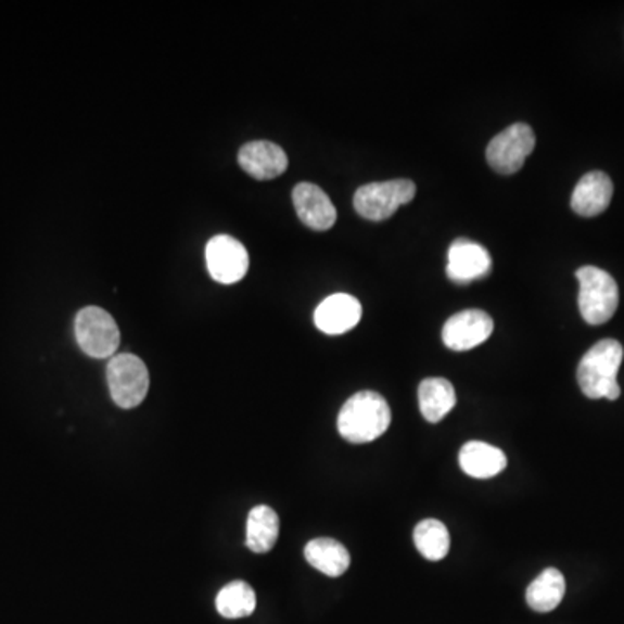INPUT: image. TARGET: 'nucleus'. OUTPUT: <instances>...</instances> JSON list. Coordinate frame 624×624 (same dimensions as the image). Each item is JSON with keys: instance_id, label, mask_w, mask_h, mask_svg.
<instances>
[{"instance_id": "nucleus-1", "label": "nucleus", "mask_w": 624, "mask_h": 624, "mask_svg": "<svg viewBox=\"0 0 624 624\" xmlns=\"http://www.w3.org/2000/svg\"><path fill=\"white\" fill-rule=\"evenodd\" d=\"M391 420L387 400L379 392L361 391L342 406L336 425L347 443L365 444L385 434Z\"/></svg>"}, {"instance_id": "nucleus-2", "label": "nucleus", "mask_w": 624, "mask_h": 624, "mask_svg": "<svg viewBox=\"0 0 624 624\" xmlns=\"http://www.w3.org/2000/svg\"><path fill=\"white\" fill-rule=\"evenodd\" d=\"M623 345L612 339L597 342L577 367V383L590 399L616 400L621 396L617 371L623 362Z\"/></svg>"}, {"instance_id": "nucleus-3", "label": "nucleus", "mask_w": 624, "mask_h": 624, "mask_svg": "<svg viewBox=\"0 0 624 624\" xmlns=\"http://www.w3.org/2000/svg\"><path fill=\"white\" fill-rule=\"evenodd\" d=\"M580 281V313L591 327L608 323L620 304L617 283L608 271L599 267L585 266L576 271Z\"/></svg>"}, {"instance_id": "nucleus-4", "label": "nucleus", "mask_w": 624, "mask_h": 624, "mask_svg": "<svg viewBox=\"0 0 624 624\" xmlns=\"http://www.w3.org/2000/svg\"><path fill=\"white\" fill-rule=\"evenodd\" d=\"M106 379L118 408L132 409L141 405L150 389L147 365L133 354H115L106 368Z\"/></svg>"}, {"instance_id": "nucleus-5", "label": "nucleus", "mask_w": 624, "mask_h": 624, "mask_svg": "<svg viewBox=\"0 0 624 624\" xmlns=\"http://www.w3.org/2000/svg\"><path fill=\"white\" fill-rule=\"evenodd\" d=\"M417 194V186L408 179L371 182L365 184L354 194V208L359 216L368 220L389 219L397 208L411 202Z\"/></svg>"}, {"instance_id": "nucleus-6", "label": "nucleus", "mask_w": 624, "mask_h": 624, "mask_svg": "<svg viewBox=\"0 0 624 624\" xmlns=\"http://www.w3.org/2000/svg\"><path fill=\"white\" fill-rule=\"evenodd\" d=\"M75 336L80 349L91 358H113L120 345V330L110 313L101 307H84L75 318Z\"/></svg>"}, {"instance_id": "nucleus-7", "label": "nucleus", "mask_w": 624, "mask_h": 624, "mask_svg": "<svg viewBox=\"0 0 624 624\" xmlns=\"http://www.w3.org/2000/svg\"><path fill=\"white\" fill-rule=\"evenodd\" d=\"M534 147L536 138L530 125H510L487 144V164L492 165L496 173L510 176L524 167L525 160L533 153Z\"/></svg>"}, {"instance_id": "nucleus-8", "label": "nucleus", "mask_w": 624, "mask_h": 624, "mask_svg": "<svg viewBox=\"0 0 624 624\" xmlns=\"http://www.w3.org/2000/svg\"><path fill=\"white\" fill-rule=\"evenodd\" d=\"M205 260L212 280L220 284L238 283L249 272V252L243 243L229 234L212 238L205 249Z\"/></svg>"}, {"instance_id": "nucleus-9", "label": "nucleus", "mask_w": 624, "mask_h": 624, "mask_svg": "<svg viewBox=\"0 0 624 624\" xmlns=\"http://www.w3.org/2000/svg\"><path fill=\"white\" fill-rule=\"evenodd\" d=\"M493 330L495 323L487 313L479 309L463 310L444 323L443 342L448 349L463 353L484 344L492 336Z\"/></svg>"}, {"instance_id": "nucleus-10", "label": "nucleus", "mask_w": 624, "mask_h": 624, "mask_svg": "<svg viewBox=\"0 0 624 624\" xmlns=\"http://www.w3.org/2000/svg\"><path fill=\"white\" fill-rule=\"evenodd\" d=\"M293 205L298 219L315 231H327L336 222V208L319 186L301 182L293 188Z\"/></svg>"}, {"instance_id": "nucleus-11", "label": "nucleus", "mask_w": 624, "mask_h": 624, "mask_svg": "<svg viewBox=\"0 0 624 624\" xmlns=\"http://www.w3.org/2000/svg\"><path fill=\"white\" fill-rule=\"evenodd\" d=\"M448 278L455 283H470L492 271V255L479 243L470 240H457L449 246Z\"/></svg>"}, {"instance_id": "nucleus-12", "label": "nucleus", "mask_w": 624, "mask_h": 624, "mask_svg": "<svg viewBox=\"0 0 624 624\" xmlns=\"http://www.w3.org/2000/svg\"><path fill=\"white\" fill-rule=\"evenodd\" d=\"M362 307L358 298L347 293H335L324 298L315 313L316 327L327 335L351 332L361 321Z\"/></svg>"}, {"instance_id": "nucleus-13", "label": "nucleus", "mask_w": 624, "mask_h": 624, "mask_svg": "<svg viewBox=\"0 0 624 624\" xmlns=\"http://www.w3.org/2000/svg\"><path fill=\"white\" fill-rule=\"evenodd\" d=\"M238 162L249 176L258 181H269L289 167V156L278 144L269 141L249 142L238 153Z\"/></svg>"}, {"instance_id": "nucleus-14", "label": "nucleus", "mask_w": 624, "mask_h": 624, "mask_svg": "<svg viewBox=\"0 0 624 624\" xmlns=\"http://www.w3.org/2000/svg\"><path fill=\"white\" fill-rule=\"evenodd\" d=\"M612 194H614V184H612L611 177L595 170L583 176L577 182L571 196V207L577 216H600L611 205Z\"/></svg>"}, {"instance_id": "nucleus-15", "label": "nucleus", "mask_w": 624, "mask_h": 624, "mask_svg": "<svg viewBox=\"0 0 624 624\" xmlns=\"http://www.w3.org/2000/svg\"><path fill=\"white\" fill-rule=\"evenodd\" d=\"M460 467L474 479H492L507 467V457L499 448L481 441H470L460 449Z\"/></svg>"}, {"instance_id": "nucleus-16", "label": "nucleus", "mask_w": 624, "mask_h": 624, "mask_svg": "<svg viewBox=\"0 0 624 624\" xmlns=\"http://www.w3.org/2000/svg\"><path fill=\"white\" fill-rule=\"evenodd\" d=\"M418 405L426 422L440 423L457 405V392L446 379H425L418 387Z\"/></svg>"}, {"instance_id": "nucleus-17", "label": "nucleus", "mask_w": 624, "mask_h": 624, "mask_svg": "<svg viewBox=\"0 0 624 624\" xmlns=\"http://www.w3.org/2000/svg\"><path fill=\"white\" fill-rule=\"evenodd\" d=\"M304 556L313 568L330 577L342 576L351 565L347 548L332 538H316L307 543Z\"/></svg>"}, {"instance_id": "nucleus-18", "label": "nucleus", "mask_w": 624, "mask_h": 624, "mask_svg": "<svg viewBox=\"0 0 624 624\" xmlns=\"http://www.w3.org/2000/svg\"><path fill=\"white\" fill-rule=\"evenodd\" d=\"M280 536V517L266 505L252 508L246 519V547L254 553H267Z\"/></svg>"}, {"instance_id": "nucleus-19", "label": "nucleus", "mask_w": 624, "mask_h": 624, "mask_svg": "<svg viewBox=\"0 0 624 624\" xmlns=\"http://www.w3.org/2000/svg\"><path fill=\"white\" fill-rule=\"evenodd\" d=\"M565 595L564 574L548 568L525 590V602L533 611L550 612L559 608Z\"/></svg>"}, {"instance_id": "nucleus-20", "label": "nucleus", "mask_w": 624, "mask_h": 624, "mask_svg": "<svg viewBox=\"0 0 624 624\" xmlns=\"http://www.w3.org/2000/svg\"><path fill=\"white\" fill-rule=\"evenodd\" d=\"M217 612L226 620H242L254 614L257 597L249 583L233 582L219 591L216 599Z\"/></svg>"}, {"instance_id": "nucleus-21", "label": "nucleus", "mask_w": 624, "mask_h": 624, "mask_svg": "<svg viewBox=\"0 0 624 624\" xmlns=\"http://www.w3.org/2000/svg\"><path fill=\"white\" fill-rule=\"evenodd\" d=\"M413 539L417 550L432 562H440L448 556L449 545H451L448 527L435 519H425L420 522L415 527Z\"/></svg>"}]
</instances>
